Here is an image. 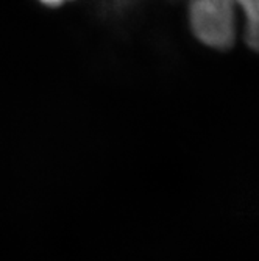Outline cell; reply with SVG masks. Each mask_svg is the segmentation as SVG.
Masks as SVG:
<instances>
[{"mask_svg": "<svg viewBox=\"0 0 259 261\" xmlns=\"http://www.w3.org/2000/svg\"><path fill=\"white\" fill-rule=\"evenodd\" d=\"M244 19L245 42L257 45V0H191L189 23L192 33L208 47L225 50L238 33V19Z\"/></svg>", "mask_w": 259, "mask_h": 261, "instance_id": "cell-1", "label": "cell"}, {"mask_svg": "<svg viewBox=\"0 0 259 261\" xmlns=\"http://www.w3.org/2000/svg\"><path fill=\"white\" fill-rule=\"evenodd\" d=\"M140 2H144V0H100L102 8L114 16H122L125 13H130Z\"/></svg>", "mask_w": 259, "mask_h": 261, "instance_id": "cell-2", "label": "cell"}, {"mask_svg": "<svg viewBox=\"0 0 259 261\" xmlns=\"http://www.w3.org/2000/svg\"><path fill=\"white\" fill-rule=\"evenodd\" d=\"M39 2L42 5H45V7H53L55 8V7H61V5L70 2V0H39Z\"/></svg>", "mask_w": 259, "mask_h": 261, "instance_id": "cell-3", "label": "cell"}]
</instances>
